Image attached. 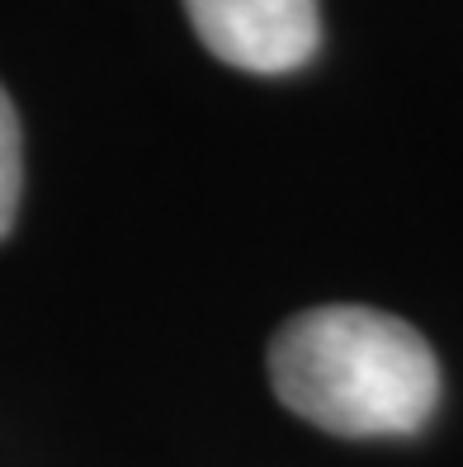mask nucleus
I'll use <instances>...</instances> for the list:
<instances>
[{
  "label": "nucleus",
  "mask_w": 463,
  "mask_h": 467,
  "mask_svg": "<svg viewBox=\"0 0 463 467\" xmlns=\"http://www.w3.org/2000/svg\"><path fill=\"white\" fill-rule=\"evenodd\" d=\"M275 397L331 434H412L440 401V364L406 321L331 302L298 312L269 345Z\"/></svg>",
  "instance_id": "f257e3e1"
},
{
  "label": "nucleus",
  "mask_w": 463,
  "mask_h": 467,
  "mask_svg": "<svg viewBox=\"0 0 463 467\" xmlns=\"http://www.w3.org/2000/svg\"><path fill=\"white\" fill-rule=\"evenodd\" d=\"M19 184H24V156H19V119L15 104L0 86V236L15 227V208H19Z\"/></svg>",
  "instance_id": "7ed1b4c3"
},
{
  "label": "nucleus",
  "mask_w": 463,
  "mask_h": 467,
  "mask_svg": "<svg viewBox=\"0 0 463 467\" xmlns=\"http://www.w3.org/2000/svg\"><path fill=\"white\" fill-rule=\"evenodd\" d=\"M195 34L217 62L251 76H289L317 57V0H184Z\"/></svg>",
  "instance_id": "f03ea898"
}]
</instances>
